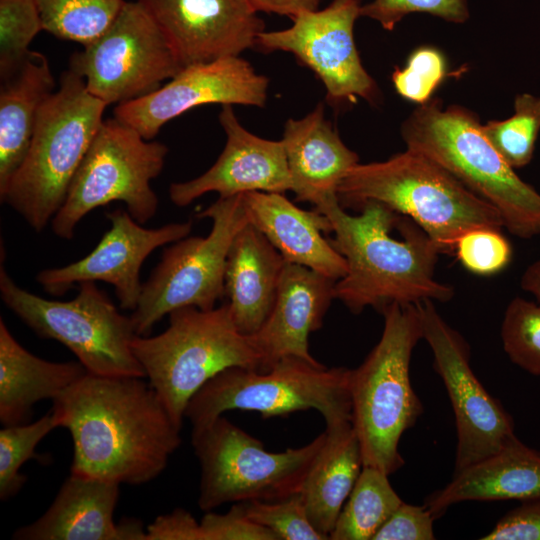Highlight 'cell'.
Instances as JSON below:
<instances>
[{"mask_svg": "<svg viewBox=\"0 0 540 540\" xmlns=\"http://www.w3.org/2000/svg\"><path fill=\"white\" fill-rule=\"evenodd\" d=\"M73 440L70 473L140 485L158 477L182 440L162 400L141 377L86 373L53 401Z\"/></svg>", "mask_w": 540, "mask_h": 540, "instance_id": "1", "label": "cell"}, {"mask_svg": "<svg viewBox=\"0 0 540 540\" xmlns=\"http://www.w3.org/2000/svg\"><path fill=\"white\" fill-rule=\"evenodd\" d=\"M315 209L329 219L334 234L329 241L346 260L347 272L335 282L334 295L351 312L453 297L454 289L434 276L439 248L409 218L376 201L351 215L338 197Z\"/></svg>", "mask_w": 540, "mask_h": 540, "instance_id": "2", "label": "cell"}, {"mask_svg": "<svg viewBox=\"0 0 540 540\" xmlns=\"http://www.w3.org/2000/svg\"><path fill=\"white\" fill-rule=\"evenodd\" d=\"M337 195L343 208L359 209L376 201L409 218L443 254H453L458 238L469 230L504 227L494 206L409 149L382 162L356 164L340 182Z\"/></svg>", "mask_w": 540, "mask_h": 540, "instance_id": "3", "label": "cell"}, {"mask_svg": "<svg viewBox=\"0 0 540 540\" xmlns=\"http://www.w3.org/2000/svg\"><path fill=\"white\" fill-rule=\"evenodd\" d=\"M401 135L407 149L434 161L494 206L510 233L523 239L540 234V193L503 159L472 111L444 108L441 100L430 99L407 117Z\"/></svg>", "mask_w": 540, "mask_h": 540, "instance_id": "4", "label": "cell"}, {"mask_svg": "<svg viewBox=\"0 0 540 540\" xmlns=\"http://www.w3.org/2000/svg\"><path fill=\"white\" fill-rule=\"evenodd\" d=\"M381 313V338L363 363L351 369L350 393L363 466L391 475L404 464L398 448L402 434L423 412L409 374L413 349L423 336L415 304L393 303Z\"/></svg>", "mask_w": 540, "mask_h": 540, "instance_id": "5", "label": "cell"}, {"mask_svg": "<svg viewBox=\"0 0 540 540\" xmlns=\"http://www.w3.org/2000/svg\"><path fill=\"white\" fill-rule=\"evenodd\" d=\"M106 106L70 69L62 73L58 90L41 106L28 153L0 196L36 232L63 205Z\"/></svg>", "mask_w": 540, "mask_h": 540, "instance_id": "6", "label": "cell"}, {"mask_svg": "<svg viewBox=\"0 0 540 540\" xmlns=\"http://www.w3.org/2000/svg\"><path fill=\"white\" fill-rule=\"evenodd\" d=\"M168 315L165 331L136 335L131 347L149 384L182 428L188 402L211 378L230 367L263 371L264 364L253 336L238 330L227 303L211 310L182 307Z\"/></svg>", "mask_w": 540, "mask_h": 540, "instance_id": "7", "label": "cell"}, {"mask_svg": "<svg viewBox=\"0 0 540 540\" xmlns=\"http://www.w3.org/2000/svg\"><path fill=\"white\" fill-rule=\"evenodd\" d=\"M351 369L327 368L287 357L266 371L227 368L206 382L185 409L192 427L204 425L224 412H259L264 418L315 409L326 425L352 422Z\"/></svg>", "mask_w": 540, "mask_h": 540, "instance_id": "8", "label": "cell"}, {"mask_svg": "<svg viewBox=\"0 0 540 540\" xmlns=\"http://www.w3.org/2000/svg\"><path fill=\"white\" fill-rule=\"evenodd\" d=\"M325 438L324 431L304 446L273 453L222 415L193 427L201 467L198 506L208 512L225 503L276 501L300 492Z\"/></svg>", "mask_w": 540, "mask_h": 540, "instance_id": "9", "label": "cell"}, {"mask_svg": "<svg viewBox=\"0 0 540 540\" xmlns=\"http://www.w3.org/2000/svg\"><path fill=\"white\" fill-rule=\"evenodd\" d=\"M0 296L35 334L65 345L88 373L145 377L131 347L137 334L130 316L120 313L95 282L80 283L72 300H48L18 286L1 266Z\"/></svg>", "mask_w": 540, "mask_h": 540, "instance_id": "10", "label": "cell"}, {"mask_svg": "<svg viewBox=\"0 0 540 540\" xmlns=\"http://www.w3.org/2000/svg\"><path fill=\"white\" fill-rule=\"evenodd\" d=\"M167 153L166 145L145 139L115 117L103 120L51 221L54 234L71 239L83 217L113 201L123 202L140 224L153 218L159 202L150 183Z\"/></svg>", "mask_w": 540, "mask_h": 540, "instance_id": "11", "label": "cell"}, {"mask_svg": "<svg viewBox=\"0 0 540 540\" xmlns=\"http://www.w3.org/2000/svg\"><path fill=\"white\" fill-rule=\"evenodd\" d=\"M197 217L212 220L209 234L187 236L164 249L130 316L137 335H149L175 309L211 310L225 296L227 255L236 234L249 223L243 193L219 197Z\"/></svg>", "mask_w": 540, "mask_h": 540, "instance_id": "12", "label": "cell"}, {"mask_svg": "<svg viewBox=\"0 0 540 540\" xmlns=\"http://www.w3.org/2000/svg\"><path fill=\"white\" fill-rule=\"evenodd\" d=\"M70 70L90 94L109 104L148 95L183 67L145 9L126 1L108 29L70 57Z\"/></svg>", "mask_w": 540, "mask_h": 540, "instance_id": "13", "label": "cell"}, {"mask_svg": "<svg viewBox=\"0 0 540 540\" xmlns=\"http://www.w3.org/2000/svg\"><path fill=\"white\" fill-rule=\"evenodd\" d=\"M432 300L415 303L422 336L449 396L457 431L454 474L496 453L514 434L512 417L473 373L469 348L437 311Z\"/></svg>", "mask_w": 540, "mask_h": 540, "instance_id": "14", "label": "cell"}, {"mask_svg": "<svg viewBox=\"0 0 540 540\" xmlns=\"http://www.w3.org/2000/svg\"><path fill=\"white\" fill-rule=\"evenodd\" d=\"M361 6V0H332L322 10L300 13L287 29L262 31L256 45L295 55L320 78L332 104L374 102L376 83L361 63L353 35Z\"/></svg>", "mask_w": 540, "mask_h": 540, "instance_id": "15", "label": "cell"}, {"mask_svg": "<svg viewBox=\"0 0 540 540\" xmlns=\"http://www.w3.org/2000/svg\"><path fill=\"white\" fill-rule=\"evenodd\" d=\"M269 80L239 56L184 67L169 82L143 97L118 104L114 117L153 139L168 121L204 104L263 107Z\"/></svg>", "mask_w": 540, "mask_h": 540, "instance_id": "16", "label": "cell"}, {"mask_svg": "<svg viewBox=\"0 0 540 540\" xmlns=\"http://www.w3.org/2000/svg\"><path fill=\"white\" fill-rule=\"evenodd\" d=\"M107 218L111 228L93 251L64 267L40 271L36 281L54 296L63 295L75 284L104 281L114 287L120 308L134 311L142 292L140 270L143 262L158 247L187 237L192 222L144 228L122 209L109 212Z\"/></svg>", "mask_w": 540, "mask_h": 540, "instance_id": "17", "label": "cell"}, {"mask_svg": "<svg viewBox=\"0 0 540 540\" xmlns=\"http://www.w3.org/2000/svg\"><path fill=\"white\" fill-rule=\"evenodd\" d=\"M157 24L181 66L239 56L264 23L246 0H135Z\"/></svg>", "mask_w": 540, "mask_h": 540, "instance_id": "18", "label": "cell"}, {"mask_svg": "<svg viewBox=\"0 0 540 540\" xmlns=\"http://www.w3.org/2000/svg\"><path fill=\"white\" fill-rule=\"evenodd\" d=\"M219 121L226 134L222 153L199 177L170 185V200L176 206L185 207L208 192L229 197L256 191H292L282 140H268L250 133L240 124L232 105H222Z\"/></svg>", "mask_w": 540, "mask_h": 540, "instance_id": "19", "label": "cell"}, {"mask_svg": "<svg viewBox=\"0 0 540 540\" xmlns=\"http://www.w3.org/2000/svg\"><path fill=\"white\" fill-rule=\"evenodd\" d=\"M119 486L115 482L70 473L46 512L34 522L16 529L12 539L147 540L140 520L114 521Z\"/></svg>", "mask_w": 540, "mask_h": 540, "instance_id": "20", "label": "cell"}, {"mask_svg": "<svg viewBox=\"0 0 540 540\" xmlns=\"http://www.w3.org/2000/svg\"><path fill=\"white\" fill-rule=\"evenodd\" d=\"M335 282L305 266L285 263L273 308L252 335L263 358V371L287 357L320 364L310 354L309 335L323 324L335 299Z\"/></svg>", "mask_w": 540, "mask_h": 540, "instance_id": "21", "label": "cell"}, {"mask_svg": "<svg viewBox=\"0 0 540 540\" xmlns=\"http://www.w3.org/2000/svg\"><path fill=\"white\" fill-rule=\"evenodd\" d=\"M251 225L257 228L288 263L305 266L335 281L345 276V258L325 239L332 232L329 219L316 209L303 210L284 193H243Z\"/></svg>", "mask_w": 540, "mask_h": 540, "instance_id": "22", "label": "cell"}, {"mask_svg": "<svg viewBox=\"0 0 540 540\" xmlns=\"http://www.w3.org/2000/svg\"><path fill=\"white\" fill-rule=\"evenodd\" d=\"M281 140L296 200L315 207L338 197L340 182L359 161L325 118L321 103L305 117L287 120Z\"/></svg>", "mask_w": 540, "mask_h": 540, "instance_id": "23", "label": "cell"}, {"mask_svg": "<svg viewBox=\"0 0 540 540\" xmlns=\"http://www.w3.org/2000/svg\"><path fill=\"white\" fill-rule=\"evenodd\" d=\"M536 499H540V452L514 436L496 453L455 473L425 505L438 518L463 501Z\"/></svg>", "mask_w": 540, "mask_h": 540, "instance_id": "24", "label": "cell"}, {"mask_svg": "<svg viewBox=\"0 0 540 540\" xmlns=\"http://www.w3.org/2000/svg\"><path fill=\"white\" fill-rule=\"evenodd\" d=\"M286 261L253 225L234 237L226 260L224 289L240 332L254 335L267 320Z\"/></svg>", "mask_w": 540, "mask_h": 540, "instance_id": "25", "label": "cell"}, {"mask_svg": "<svg viewBox=\"0 0 540 540\" xmlns=\"http://www.w3.org/2000/svg\"><path fill=\"white\" fill-rule=\"evenodd\" d=\"M87 372L79 362H51L26 350L0 318V421L23 424L34 404L54 400Z\"/></svg>", "mask_w": 540, "mask_h": 540, "instance_id": "26", "label": "cell"}, {"mask_svg": "<svg viewBox=\"0 0 540 540\" xmlns=\"http://www.w3.org/2000/svg\"><path fill=\"white\" fill-rule=\"evenodd\" d=\"M325 433L300 494L311 524L329 539L363 468V457L351 421L326 425Z\"/></svg>", "mask_w": 540, "mask_h": 540, "instance_id": "27", "label": "cell"}, {"mask_svg": "<svg viewBox=\"0 0 540 540\" xmlns=\"http://www.w3.org/2000/svg\"><path fill=\"white\" fill-rule=\"evenodd\" d=\"M47 58L33 52L0 89V196L23 163L39 110L54 92Z\"/></svg>", "mask_w": 540, "mask_h": 540, "instance_id": "28", "label": "cell"}, {"mask_svg": "<svg viewBox=\"0 0 540 540\" xmlns=\"http://www.w3.org/2000/svg\"><path fill=\"white\" fill-rule=\"evenodd\" d=\"M388 477V474L375 467L363 466L329 539H373L403 502Z\"/></svg>", "mask_w": 540, "mask_h": 540, "instance_id": "29", "label": "cell"}, {"mask_svg": "<svg viewBox=\"0 0 540 540\" xmlns=\"http://www.w3.org/2000/svg\"><path fill=\"white\" fill-rule=\"evenodd\" d=\"M43 30L86 46L113 23L124 0H35Z\"/></svg>", "mask_w": 540, "mask_h": 540, "instance_id": "30", "label": "cell"}, {"mask_svg": "<svg viewBox=\"0 0 540 540\" xmlns=\"http://www.w3.org/2000/svg\"><path fill=\"white\" fill-rule=\"evenodd\" d=\"M514 114L505 120L483 125L491 144L513 168L527 165L532 157L540 131V97L529 93L516 96Z\"/></svg>", "mask_w": 540, "mask_h": 540, "instance_id": "31", "label": "cell"}, {"mask_svg": "<svg viewBox=\"0 0 540 540\" xmlns=\"http://www.w3.org/2000/svg\"><path fill=\"white\" fill-rule=\"evenodd\" d=\"M57 428L51 412L33 423L4 426L0 430V498L15 496L26 476L20 473L22 465L30 459H41L35 449L40 441Z\"/></svg>", "mask_w": 540, "mask_h": 540, "instance_id": "32", "label": "cell"}, {"mask_svg": "<svg viewBox=\"0 0 540 540\" xmlns=\"http://www.w3.org/2000/svg\"><path fill=\"white\" fill-rule=\"evenodd\" d=\"M43 30L35 0H0V76L6 80L25 63L29 45Z\"/></svg>", "mask_w": 540, "mask_h": 540, "instance_id": "33", "label": "cell"}, {"mask_svg": "<svg viewBox=\"0 0 540 540\" xmlns=\"http://www.w3.org/2000/svg\"><path fill=\"white\" fill-rule=\"evenodd\" d=\"M501 339L514 364L540 376V304L521 297L512 299L503 316Z\"/></svg>", "mask_w": 540, "mask_h": 540, "instance_id": "34", "label": "cell"}, {"mask_svg": "<svg viewBox=\"0 0 540 540\" xmlns=\"http://www.w3.org/2000/svg\"><path fill=\"white\" fill-rule=\"evenodd\" d=\"M250 520L271 530L278 540H326L311 524L300 492L276 501L237 502Z\"/></svg>", "mask_w": 540, "mask_h": 540, "instance_id": "35", "label": "cell"}, {"mask_svg": "<svg viewBox=\"0 0 540 540\" xmlns=\"http://www.w3.org/2000/svg\"><path fill=\"white\" fill-rule=\"evenodd\" d=\"M454 253L468 271L492 275L502 271L511 261L512 248L501 229L481 227L462 234Z\"/></svg>", "mask_w": 540, "mask_h": 540, "instance_id": "36", "label": "cell"}, {"mask_svg": "<svg viewBox=\"0 0 540 540\" xmlns=\"http://www.w3.org/2000/svg\"><path fill=\"white\" fill-rule=\"evenodd\" d=\"M446 73L443 55L431 47H421L409 57L403 69H396L392 80L403 98L423 104L430 100Z\"/></svg>", "mask_w": 540, "mask_h": 540, "instance_id": "37", "label": "cell"}, {"mask_svg": "<svg viewBox=\"0 0 540 540\" xmlns=\"http://www.w3.org/2000/svg\"><path fill=\"white\" fill-rule=\"evenodd\" d=\"M428 13L453 23L469 18L467 0H373L362 5L360 16L377 21L385 30H393L406 15Z\"/></svg>", "mask_w": 540, "mask_h": 540, "instance_id": "38", "label": "cell"}, {"mask_svg": "<svg viewBox=\"0 0 540 540\" xmlns=\"http://www.w3.org/2000/svg\"><path fill=\"white\" fill-rule=\"evenodd\" d=\"M200 525L202 540H278L271 530L245 516L238 503L224 514L205 512Z\"/></svg>", "mask_w": 540, "mask_h": 540, "instance_id": "39", "label": "cell"}, {"mask_svg": "<svg viewBox=\"0 0 540 540\" xmlns=\"http://www.w3.org/2000/svg\"><path fill=\"white\" fill-rule=\"evenodd\" d=\"M435 516L426 507L402 502L372 540H432Z\"/></svg>", "mask_w": 540, "mask_h": 540, "instance_id": "40", "label": "cell"}, {"mask_svg": "<svg viewBox=\"0 0 540 540\" xmlns=\"http://www.w3.org/2000/svg\"><path fill=\"white\" fill-rule=\"evenodd\" d=\"M482 540H540V499L523 501L505 514Z\"/></svg>", "mask_w": 540, "mask_h": 540, "instance_id": "41", "label": "cell"}, {"mask_svg": "<svg viewBox=\"0 0 540 540\" xmlns=\"http://www.w3.org/2000/svg\"><path fill=\"white\" fill-rule=\"evenodd\" d=\"M147 540H202L200 521L182 508L157 517L146 528Z\"/></svg>", "mask_w": 540, "mask_h": 540, "instance_id": "42", "label": "cell"}, {"mask_svg": "<svg viewBox=\"0 0 540 540\" xmlns=\"http://www.w3.org/2000/svg\"><path fill=\"white\" fill-rule=\"evenodd\" d=\"M258 13H275L294 18L302 12L316 10L320 0H246Z\"/></svg>", "mask_w": 540, "mask_h": 540, "instance_id": "43", "label": "cell"}, {"mask_svg": "<svg viewBox=\"0 0 540 540\" xmlns=\"http://www.w3.org/2000/svg\"><path fill=\"white\" fill-rule=\"evenodd\" d=\"M520 285L523 290L531 293L540 304V260L527 267L521 277Z\"/></svg>", "mask_w": 540, "mask_h": 540, "instance_id": "44", "label": "cell"}]
</instances>
